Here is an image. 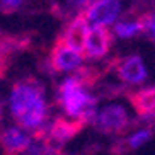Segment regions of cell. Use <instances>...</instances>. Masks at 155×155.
Segmentation results:
<instances>
[{"mask_svg": "<svg viewBox=\"0 0 155 155\" xmlns=\"http://www.w3.org/2000/svg\"><path fill=\"white\" fill-rule=\"evenodd\" d=\"M10 113L21 128L41 131L48 118L45 91L41 84L32 78L21 80L14 85L10 94Z\"/></svg>", "mask_w": 155, "mask_h": 155, "instance_id": "cell-1", "label": "cell"}, {"mask_svg": "<svg viewBox=\"0 0 155 155\" xmlns=\"http://www.w3.org/2000/svg\"><path fill=\"white\" fill-rule=\"evenodd\" d=\"M58 99L67 116L78 119L84 124L91 123L96 116V99L87 94L84 84H80L75 77H68L61 82L58 89Z\"/></svg>", "mask_w": 155, "mask_h": 155, "instance_id": "cell-2", "label": "cell"}, {"mask_svg": "<svg viewBox=\"0 0 155 155\" xmlns=\"http://www.w3.org/2000/svg\"><path fill=\"white\" fill-rule=\"evenodd\" d=\"M121 12V2L119 0H94L85 10L84 19L87 26L91 28H106L116 21Z\"/></svg>", "mask_w": 155, "mask_h": 155, "instance_id": "cell-3", "label": "cell"}, {"mask_svg": "<svg viewBox=\"0 0 155 155\" xmlns=\"http://www.w3.org/2000/svg\"><path fill=\"white\" fill-rule=\"evenodd\" d=\"M92 123L101 133H119L128 128L130 118H128V113L123 106L111 104L106 106L102 111L96 113Z\"/></svg>", "mask_w": 155, "mask_h": 155, "instance_id": "cell-4", "label": "cell"}, {"mask_svg": "<svg viewBox=\"0 0 155 155\" xmlns=\"http://www.w3.org/2000/svg\"><path fill=\"white\" fill-rule=\"evenodd\" d=\"M116 73H118V77L123 82L133 84V85H138V84L145 82V78H147L145 65H143L140 56H137V55L118 60L116 61Z\"/></svg>", "mask_w": 155, "mask_h": 155, "instance_id": "cell-5", "label": "cell"}, {"mask_svg": "<svg viewBox=\"0 0 155 155\" xmlns=\"http://www.w3.org/2000/svg\"><path fill=\"white\" fill-rule=\"evenodd\" d=\"M111 46V32L107 28H92L89 29L84 45V53L87 58L99 60L109 51Z\"/></svg>", "mask_w": 155, "mask_h": 155, "instance_id": "cell-6", "label": "cell"}, {"mask_svg": "<svg viewBox=\"0 0 155 155\" xmlns=\"http://www.w3.org/2000/svg\"><path fill=\"white\" fill-rule=\"evenodd\" d=\"M84 56L77 51L70 50L67 45H63L61 41H58L53 50H51V67L56 72H68V70H75L77 67H80Z\"/></svg>", "mask_w": 155, "mask_h": 155, "instance_id": "cell-7", "label": "cell"}, {"mask_svg": "<svg viewBox=\"0 0 155 155\" xmlns=\"http://www.w3.org/2000/svg\"><path fill=\"white\" fill-rule=\"evenodd\" d=\"M87 32H89V26H87L84 15L78 14L77 17H75L72 22L67 26V29H65V32H63V36L60 38L58 41H61L63 45L68 46L70 50L77 51V53H80V55H82Z\"/></svg>", "mask_w": 155, "mask_h": 155, "instance_id": "cell-8", "label": "cell"}, {"mask_svg": "<svg viewBox=\"0 0 155 155\" xmlns=\"http://www.w3.org/2000/svg\"><path fill=\"white\" fill-rule=\"evenodd\" d=\"M0 145L5 155H21L29 148L31 137L21 128H9L0 133Z\"/></svg>", "mask_w": 155, "mask_h": 155, "instance_id": "cell-9", "label": "cell"}, {"mask_svg": "<svg viewBox=\"0 0 155 155\" xmlns=\"http://www.w3.org/2000/svg\"><path fill=\"white\" fill-rule=\"evenodd\" d=\"M131 104L135 107L138 114L143 119H153V113H155V91L153 87H147V89H140L135 94L130 96Z\"/></svg>", "mask_w": 155, "mask_h": 155, "instance_id": "cell-10", "label": "cell"}, {"mask_svg": "<svg viewBox=\"0 0 155 155\" xmlns=\"http://www.w3.org/2000/svg\"><path fill=\"white\" fill-rule=\"evenodd\" d=\"M114 32L119 38H133L138 32H141L138 21H121L114 26Z\"/></svg>", "mask_w": 155, "mask_h": 155, "instance_id": "cell-11", "label": "cell"}, {"mask_svg": "<svg viewBox=\"0 0 155 155\" xmlns=\"http://www.w3.org/2000/svg\"><path fill=\"white\" fill-rule=\"evenodd\" d=\"M150 137H152L150 130H140V131L133 133L128 140V148H138V147H141L143 143L150 140Z\"/></svg>", "mask_w": 155, "mask_h": 155, "instance_id": "cell-12", "label": "cell"}, {"mask_svg": "<svg viewBox=\"0 0 155 155\" xmlns=\"http://www.w3.org/2000/svg\"><path fill=\"white\" fill-rule=\"evenodd\" d=\"M138 24H140L141 32L148 34V38H150V39H153V14L141 15V17L138 19Z\"/></svg>", "mask_w": 155, "mask_h": 155, "instance_id": "cell-13", "label": "cell"}, {"mask_svg": "<svg viewBox=\"0 0 155 155\" xmlns=\"http://www.w3.org/2000/svg\"><path fill=\"white\" fill-rule=\"evenodd\" d=\"M12 45H10V39L9 41H2L0 39V77L5 73L7 70V53L10 51Z\"/></svg>", "mask_w": 155, "mask_h": 155, "instance_id": "cell-14", "label": "cell"}, {"mask_svg": "<svg viewBox=\"0 0 155 155\" xmlns=\"http://www.w3.org/2000/svg\"><path fill=\"white\" fill-rule=\"evenodd\" d=\"M22 5V0H0V9L4 12H14Z\"/></svg>", "mask_w": 155, "mask_h": 155, "instance_id": "cell-15", "label": "cell"}, {"mask_svg": "<svg viewBox=\"0 0 155 155\" xmlns=\"http://www.w3.org/2000/svg\"><path fill=\"white\" fill-rule=\"evenodd\" d=\"M92 2H94V0H68V4L72 5V7H78V9H84V7L87 9Z\"/></svg>", "mask_w": 155, "mask_h": 155, "instance_id": "cell-16", "label": "cell"}]
</instances>
